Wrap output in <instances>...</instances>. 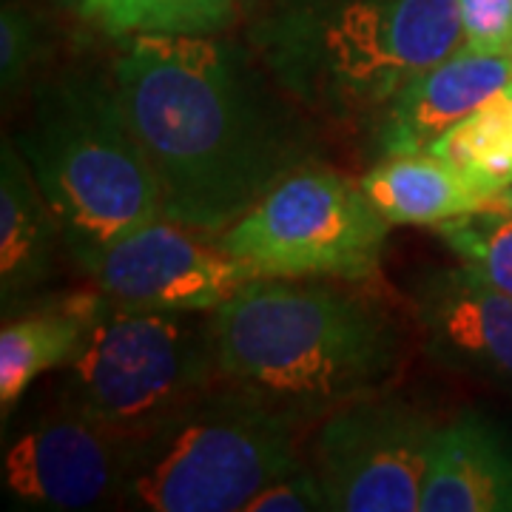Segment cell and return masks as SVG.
<instances>
[{
  "label": "cell",
  "instance_id": "1",
  "mask_svg": "<svg viewBox=\"0 0 512 512\" xmlns=\"http://www.w3.org/2000/svg\"><path fill=\"white\" fill-rule=\"evenodd\" d=\"M114 86L163 194L165 220L225 231L299 168V143L214 35H134Z\"/></svg>",
  "mask_w": 512,
  "mask_h": 512
},
{
  "label": "cell",
  "instance_id": "2",
  "mask_svg": "<svg viewBox=\"0 0 512 512\" xmlns=\"http://www.w3.org/2000/svg\"><path fill=\"white\" fill-rule=\"evenodd\" d=\"M220 382L302 424L382 393L402 336L370 299L262 276L208 313Z\"/></svg>",
  "mask_w": 512,
  "mask_h": 512
},
{
  "label": "cell",
  "instance_id": "3",
  "mask_svg": "<svg viewBox=\"0 0 512 512\" xmlns=\"http://www.w3.org/2000/svg\"><path fill=\"white\" fill-rule=\"evenodd\" d=\"M461 46L456 0H293L262 35L279 86L342 120L379 114Z\"/></svg>",
  "mask_w": 512,
  "mask_h": 512
},
{
  "label": "cell",
  "instance_id": "4",
  "mask_svg": "<svg viewBox=\"0 0 512 512\" xmlns=\"http://www.w3.org/2000/svg\"><path fill=\"white\" fill-rule=\"evenodd\" d=\"M66 248L83 268L111 242L163 220V194L109 72L40 86L15 137Z\"/></svg>",
  "mask_w": 512,
  "mask_h": 512
},
{
  "label": "cell",
  "instance_id": "5",
  "mask_svg": "<svg viewBox=\"0 0 512 512\" xmlns=\"http://www.w3.org/2000/svg\"><path fill=\"white\" fill-rule=\"evenodd\" d=\"M302 421L220 382L146 436L123 441L117 501L151 512H242L296 467Z\"/></svg>",
  "mask_w": 512,
  "mask_h": 512
},
{
  "label": "cell",
  "instance_id": "6",
  "mask_svg": "<svg viewBox=\"0 0 512 512\" xmlns=\"http://www.w3.org/2000/svg\"><path fill=\"white\" fill-rule=\"evenodd\" d=\"M220 382L208 319L123 308L103 296L66 365V410L137 439Z\"/></svg>",
  "mask_w": 512,
  "mask_h": 512
},
{
  "label": "cell",
  "instance_id": "7",
  "mask_svg": "<svg viewBox=\"0 0 512 512\" xmlns=\"http://www.w3.org/2000/svg\"><path fill=\"white\" fill-rule=\"evenodd\" d=\"M390 222L359 183L328 168H293L234 225L220 248L274 279L362 282L379 271Z\"/></svg>",
  "mask_w": 512,
  "mask_h": 512
},
{
  "label": "cell",
  "instance_id": "8",
  "mask_svg": "<svg viewBox=\"0 0 512 512\" xmlns=\"http://www.w3.org/2000/svg\"><path fill=\"white\" fill-rule=\"evenodd\" d=\"M439 424L396 396H367L322 419L311 467L333 512H421Z\"/></svg>",
  "mask_w": 512,
  "mask_h": 512
},
{
  "label": "cell",
  "instance_id": "9",
  "mask_svg": "<svg viewBox=\"0 0 512 512\" xmlns=\"http://www.w3.org/2000/svg\"><path fill=\"white\" fill-rule=\"evenodd\" d=\"M200 234L163 217L111 242L83 271L97 291L123 308L211 313L262 276Z\"/></svg>",
  "mask_w": 512,
  "mask_h": 512
},
{
  "label": "cell",
  "instance_id": "10",
  "mask_svg": "<svg viewBox=\"0 0 512 512\" xmlns=\"http://www.w3.org/2000/svg\"><path fill=\"white\" fill-rule=\"evenodd\" d=\"M9 498L35 510H89L117 498L123 478V439L66 410L26 430L3 453Z\"/></svg>",
  "mask_w": 512,
  "mask_h": 512
},
{
  "label": "cell",
  "instance_id": "11",
  "mask_svg": "<svg viewBox=\"0 0 512 512\" xmlns=\"http://www.w3.org/2000/svg\"><path fill=\"white\" fill-rule=\"evenodd\" d=\"M416 322L424 350L447 370L512 390V296L470 265L421 279Z\"/></svg>",
  "mask_w": 512,
  "mask_h": 512
},
{
  "label": "cell",
  "instance_id": "12",
  "mask_svg": "<svg viewBox=\"0 0 512 512\" xmlns=\"http://www.w3.org/2000/svg\"><path fill=\"white\" fill-rule=\"evenodd\" d=\"M512 83L510 55H481L461 46L413 77L379 114L373 140L379 157L427 151L467 114Z\"/></svg>",
  "mask_w": 512,
  "mask_h": 512
},
{
  "label": "cell",
  "instance_id": "13",
  "mask_svg": "<svg viewBox=\"0 0 512 512\" xmlns=\"http://www.w3.org/2000/svg\"><path fill=\"white\" fill-rule=\"evenodd\" d=\"M421 512H512V444L493 421L461 413L436 430Z\"/></svg>",
  "mask_w": 512,
  "mask_h": 512
},
{
  "label": "cell",
  "instance_id": "14",
  "mask_svg": "<svg viewBox=\"0 0 512 512\" xmlns=\"http://www.w3.org/2000/svg\"><path fill=\"white\" fill-rule=\"evenodd\" d=\"M60 225L15 143L0 148V293L9 305L37 288L55 262Z\"/></svg>",
  "mask_w": 512,
  "mask_h": 512
},
{
  "label": "cell",
  "instance_id": "15",
  "mask_svg": "<svg viewBox=\"0 0 512 512\" xmlns=\"http://www.w3.org/2000/svg\"><path fill=\"white\" fill-rule=\"evenodd\" d=\"M103 293L83 291L63 296L55 305L9 319L0 330V413L18 407L23 393L57 367L69 365L92 322Z\"/></svg>",
  "mask_w": 512,
  "mask_h": 512
},
{
  "label": "cell",
  "instance_id": "16",
  "mask_svg": "<svg viewBox=\"0 0 512 512\" xmlns=\"http://www.w3.org/2000/svg\"><path fill=\"white\" fill-rule=\"evenodd\" d=\"M359 185L390 225L436 228L484 205L476 188L430 151L382 157Z\"/></svg>",
  "mask_w": 512,
  "mask_h": 512
},
{
  "label": "cell",
  "instance_id": "17",
  "mask_svg": "<svg viewBox=\"0 0 512 512\" xmlns=\"http://www.w3.org/2000/svg\"><path fill=\"white\" fill-rule=\"evenodd\" d=\"M493 200L512 185V92L501 89L427 148Z\"/></svg>",
  "mask_w": 512,
  "mask_h": 512
},
{
  "label": "cell",
  "instance_id": "18",
  "mask_svg": "<svg viewBox=\"0 0 512 512\" xmlns=\"http://www.w3.org/2000/svg\"><path fill=\"white\" fill-rule=\"evenodd\" d=\"M239 0H83V18L114 37L217 35L237 18Z\"/></svg>",
  "mask_w": 512,
  "mask_h": 512
},
{
  "label": "cell",
  "instance_id": "19",
  "mask_svg": "<svg viewBox=\"0 0 512 512\" xmlns=\"http://www.w3.org/2000/svg\"><path fill=\"white\" fill-rule=\"evenodd\" d=\"M453 254L512 296V214L476 208L433 228Z\"/></svg>",
  "mask_w": 512,
  "mask_h": 512
},
{
  "label": "cell",
  "instance_id": "20",
  "mask_svg": "<svg viewBox=\"0 0 512 512\" xmlns=\"http://www.w3.org/2000/svg\"><path fill=\"white\" fill-rule=\"evenodd\" d=\"M328 510V498L322 481L311 464H296L291 470L265 484L259 493L245 504L242 512H316Z\"/></svg>",
  "mask_w": 512,
  "mask_h": 512
},
{
  "label": "cell",
  "instance_id": "21",
  "mask_svg": "<svg viewBox=\"0 0 512 512\" xmlns=\"http://www.w3.org/2000/svg\"><path fill=\"white\" fill-rule=\"evenodd\" d=\"M464 46L481 55L512 57V0H456Z\"/></svg>",
  "mask_w": 512,
  "mask_h": 512
},
{
  "label": "cell",
  "instance_id": "22",
  "mask_svg": "<svg viewBox=\"0 0 512 512\" xmlns=\"http://www.w3.org/2000/svg\"><path fill=\"white\" fill-rule=\"evenodd\" d=\"M37 32L32 18L12 3L0 12V86L3 94L18 92L37 60Z\"/></svg>",
  "mask_w": 512,
  "mask_h": 512
},
{
  "label": "cell",
  "instance_id": "23",
  "mask_svg": "<svg viewBox=\"0 0 512 512\" xmlns=\"http://www.w3.org/2000/svg\"><path fill=\"white\" fill-rule=\"evenodd\" d=\"M484 205H490V208H501V211L512 214V185L510 188H504L501 194H495L493 200H487ZM484 205H481V208H484Z\"/></svg>",
  "mask_w": 512,
  "mask_h": 512
},
{
  "label": "cell",
  "instance_id": "24",
  "mask_svg": "<svg viewBox=\"0 0 512 512\" xmlns=\"http://www.w3.org/2000/svg\"><path fill=\"white\" fill-rule=\"evenodd\" d=\"M49 3H55V6H60V9H83V0H49Z\"/></svg>",
  "mask_w": 512,
  "mask_h": 512
},
{
  "label": "cell",
  "instance_id": "25",
  "mask_svg": "<svg viewBox=\"0 0 512 512\" xmlns=\"http://www.w3.org/2000/svg\"><path fill=\"white\" fill-rule=\"evenodd\" d=\"M507 89H510V92H512V83H510V86H507Z\"/></svg>",
  "mask_w": 512,
  "mask_h": 512
}]
</instances>
